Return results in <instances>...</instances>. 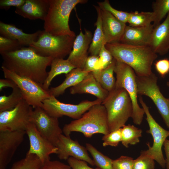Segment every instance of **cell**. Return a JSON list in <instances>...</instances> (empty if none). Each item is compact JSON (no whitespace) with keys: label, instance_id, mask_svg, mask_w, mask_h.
<instances>
[{"label":"cell","instance_id":"1","mask_svg":"<svg viewBox=\"0 0 169 169\" xmlns=\"http://www.w3.org/2000/svg\"><path fill=\"white\" fill-rule=\"evenodd\" d=\"M1 55L3 60L2 66L42 85L48 76L47 68L54 59L40 56L29 47Z\"/></svg>","mask_w":169,"mask_h":169},{"label":"cell","instance_id":"2","mask_svg":"<svg viewBox=\"0 0 169 169\" xmlns=\"http://www.w3.org/2000/svg\"><path fill=\"white\" fill-rule=\"evenodd\" d=\"M105 47L116 61L131 67L137 76H149L151 67L157 58L148 46H136L120 42L106 44Z\"/></svg>","mask_w":169,"mask_h":169},{"label":"cell","instance_id":"3","mask_svg":"<svg viewBox=\"0 0 169 169\" xmlns=\"http://www.w3.org/2000/svg\"><path fill=\"white\" fill-rule=\"evenodd\" d=\"M49 8L44 20V30L54 35H69L76 37L75 33L69 25L70 15L79 4H84L86 0H49Z\"/></svg>","mask_w":169,"mask_h":169},{"label":"cell","instance_id":"4","mask_svg":"<svg viewBox=\"0 0 169 169\" xmlns=\"http://www.w3.org/2000/svg\"><path fill=\"white\" fill-rule=\"evenodd\" d=\"M62 131L68 136L74 131L81 132L86 138L96 133L107 134L110 132L104 106L102 104L93 106L80 118L65 125Z\"/></svg>","mask_w":169,"mask_h":169},{"label":"cell","instance_id":"5","mask_svg":"<svg viewBox=\"0 0 169 169\" xmlns=\"http://www.w3.org/2000/svg\"><path fill=\"white\" fill-rule=\"evenodd\" d=\"M102 104L106 110L110 132L122 128L132 117V101L128 93L124 88H115L109 92Z\"/></svg>","mask_w":169,"mask_h":169},{"label":"cell","instance_id":"6","mask_svg":"<svg viewBox=\"0 0 169 169\" xmlns=\"http://www.w3.org/2000/svg\"><path fill=\"white\" fill-rule=\"evenodd\" d=\"M75 37L55 36L41 31L37 40L29 47L39 55L54 58H64L72 50Z\"/></svg>","mask_w":169,"mask_h":169},{"label":"cell","instance_id":"7","mask_svg":"<svg viewBox=\"0 0 169 169\" xmlns=\"http://www.w3.org/2000/svg\"><path fill=\"white\" fill-rule=\"evenodd\" d=\"M114 72L116 75L115 88H124L128 93L132 104L133 112L131 118L135 124L140 125L145 113L143 109L141 108L138 103L136 75L131 67L116 60Z\"/></svg>","mask_w":169,"mask_h":169},{"label":"cell","instance_id":"8","mask_svg":"<svg viewBox=\"0 0 169 169\" xmlns=\"http://www.w3.org/2000/svg\"><path fill=\"white\" fill-rule=\"evenodd\" d=\"M139 100L146 115V120L148 123L149 129L146 132L152 136L153 141L152 146L150 143H146L148 149L142 151L152 158L163 169L166 168V161L162 151V147L167 138L169 137V130L165 129L155 120L151 115L149 108L141 96Z\"/></svg>","mask_w":169,"mask_h":169},{"label":"cell","instance_id":"9","mask_svg":"<svg viewBox=\"0 0 169 169\" xmlns=\"http://www.w3.org/2000/svg\"><path fill=\"white\" fill-rule=\"evenodd\" d=\"M1 69L4 78L15 82L20 90L24 99L33 108L42 107L43 101L51 96L49 90H45L43 85L20 76L3 66Z\"/></svg>","mask_w":169,"mask_h":169},{"label":"cell","instance_id":"10","mask_svg":"<svg viewBox=\"0 0 169 169\" xmlns=\"http://www.w3.org/2000/svg\"><path fill=\"white\" fill-rule=\"evenodd\" d=\"M157 80L158 77L153 73L147 76L136 75L138 95L147 96L152 100L169 130V98L161 93Z\"/></svg>","mask_w":169,"mask_h":169},{"label":"cell","instance_id":"11","mask_svg":"<svg viewBox=\"0 0 169 169\" xmlns=\"http://www.w3.org/2000/svg\"><path fill=\"white\" fill-rule=\"evenodd\" d=\"M102 101L97 99L93 101L85 100L76 104H66L58 100L56 97L51 96L43 101L42 107L51 116L58 118L66 116L76 120L93 106L101 104Z\"/></svg>","mask_w":169,"mask_h":169},{"label":"cell","instance_id":"12","mask_svg":"<svg viewBox=\"0 0 169 169\" xmlns=\"http://www.w3.org/2000/svg\"><path fill=\"white\" fill-rule=\"evenodd\" d=\"M33 107L23 99L13 109L0 112V131H25Z\"/></svg>","mask_w":169,"mask_h":169},{"label":"cell","instance_id":"13","mask_svg":"<svg viewBox=\"0 0 169 169\" xmlns=\"http://www.w3.org/2000/svg\"><path fill=\"white\" fill-rule=\"evenodd\" d=\"M58 119L51 116L43 107H39L33 110L31 120L40 134L55 146L63 132Z\"/></svg>","mask_w":169,"mask_h":169},{"label":"cell","instance_id":"14","mask_svg":"<svg viewBox=\"0 0 169 169\" xmlns=\"http://www.w3.org/2000/svg\"><path fill=\"white\" fill-rule=\"evenodd\" d=\"M25 131L30 144L27 153L36 155L42 164L50 160L51 154H56L57 148L40 134L32 122L29 123Z\"/></svg>","mask_w":169,"mask_h":169},{"label":"cell","instance_id":"15","mask_svg":"<svg viewBox=\"0 0 169 169\" xmlns=\"http://www.w3.org/2000/svg\"><path fill=\"white\" fill-rule=\"evenodd\" d=\"M25 131H0V169H6L23 141Z\"/></svg>","mask_w":169,"mask_h":169},{"label":"cell","instance_id":"16","mask_svg":"<svg viewBox=\"0 0 169 169\" xmlns=\"http://www.w3.org/2000/svg\"><path fill=\"white\" fill-rule=\"evenodd\" d=\"M57 148L56 154L61 160H67L70 157L85 161L92 166L95 164L89 156L87 150L77 141L73 140L70 136L61 135L55 145Z\"/></svg>","mask_w":169,"mask_h":169},{"label":"cell","instance_id":"17","mask_svg":"<svg viewBox=\"0 0 169 169\" xmlns=\"http://www.w3.org/2000/svg\"><path fill=\"white\" fill-rule=\"evenodd\" d=\"M93 36L90 31L85 29L84 33L81 30L76 37L72 50L67 59L76 68L83 69L88 57L89 50Z\"/></svg>","mask_w":169,"mask_h":169},{"label":"cell","instance_id":"18","mask_svg":"<svg viewBox=\"0 0 169 169\" xmlns=\"http://www.w3.org/2000/svg\"><path fill=\"white\" fill-rule=\"evenodd\" d=\"M100 11L105 44L120 42L127 26L126 23L101 8Z\"/></svg>","mask_w":169,"mask_h":169},{"label":"cell","instance_id":"19","mask_svg":"<svg viewBox=\"0 0 169 169\" xmlns=\"http://www.w3.org/2000/svg\"><path fill=\"white\" fill-rule=\"evenodd\" d=\"M149 46L157 54L163 55L169 51V13L162 23L154 28Z\"/></svg>","mask_w":169,"mask_h":169},{"label":"cell","instance_id":"20","mask_svg":"<svg viewBox=\"0 0 169 169\" xmlns=\"http://www.w3.org/2000/svg\"><path fill=\"white\" fill-rule=\"evenodd\" d=\"M153 29L152 24L144 27L127 25L120 42L133 45L149 46Z\"/></svg>","mask_w":169,"mask_h":169},{"label":"cell","instance_id":"21","mask_svg":"<svg viewBox=\"0 0 169 169\" xmlns=\"http://www.w3.org/2000/svg\"><path fill=\"white\" fill-rule=\"evenodd\" d=\"M49 8V0H26L22 6L16 8L15 12L30 20H44Z\"/></svg>","mask_w":169,"mask_h":169},{"label":"cell","instance_id":"22","mask_svg":"<svg viewBox=\"0 0 169 169\" xmlns=\"http://www.w3.org/2000/svg\"><path fill=\"white\" fill-rule=\"evenodd\" d=\"M70 92L73 95L90 94L95 96L97 99L100 100L102 102L109 94V92L102 87L91 72L89 73L79 83L71 87Z\"/></svg>","mask_w":169,"mask_h":169},{"label":"cell","instance_id":"23","mask_svg":"<svg viewBox=\"0 0 169 169\" xmlns=\"http://www.w3.org/2000/svg\"><path fill=\"white\" fill-rule=\"evenodd\" d=\"M41 31L38 30L33 33H27L13 24L0 22V36L17 40L23 47H29L36 42Z\"/></svg>","mask_w":169,"mask_h":169},{"label":"cell","instance_id":"24","mask_svg":"<svg viewBox=\"0 0 169 169\" xmlns=\"http://www.w3.org/2000/svg\"><path fill=\"white\" fill-rule=\"evenodd\" d=\"M88 73L80 68L74 69L65 74V79L61 84L49 89V91L50 95L55 97L62 95L67 89L77 85L82 80Z\"/></svg>","mask_w":169,"mask_h":169},{"label":"cell","instance_id":"25","mask_svg":"<svg viewBox=\"0 0 169 169\" xmlns=\"http://www.w3.org/2000/svg\"><path fill=\"white\" fill-rule=\"evenodd\" d=\"M116 61L114 58L112 63L106 68L91 72L102 87L109 92L115 88L116 80L114 73Z\"/></svg>","mask_w":169,"mask_h":169},{"label":"cell","instance_id":"26","mask_svg":"<svg viewBox=\"0 0 169 169\" xmlns=\"http://www.w3.org/2000/svg\"><path fill=\"white\" fill-rule=\"evenodd\" d=\"M51 69L48 72L47 77L43 85V88L48 90L53 79L56 76L68 73L72 70L76 68L67 59L63 58H54L51 63Z\"/></svg>","mask_w":169,"mask_h":169},{"label":"cell","instance_id":"27","mask_svg":"<svg viewBox=\"0 0 169 169\" xmlns=\"http://www.w3.org/2000/svg\"><path fill=\"white\" fill-rule=\"evenodd\" d=\"M94 6L97 13V18L95 23L96 29L89 48V53L90 55L98 56L102 46L105 44V43L102 28L100 8L99 6Z\"/></svg>","mask_w":169,"mask_h":169},{"label":"cell","instance_id":"28","mask_svg":"<svg viewBox=\"0 0 169 169\" xmlns=\"http://www.w3.org/2000/svg\"><path fill=\"white\" fill-rule=\"evenodd\" d=\"M122 145L126 148L129 145H135L140 142L139 138L142 136V131L133 125H125L121 128Z\"/></svg>","mask_w":169,"mask_h":169},{"label":"cell","instance_id":"29","mask_svg":"<svg viewBox=\"0 0 169 169\" xmlns=\"http://www.w3.org/2000/svg\"><path fill=\"white\" fill-rule=\"evenodd\" d=\"M154 15L153 12L136 11L130 12L128 19L129 26L133 27L148 26L154 21Z\"/></svg>","mask_w":169,"mask_h":169},{"label":"cell","instance_id":"30","mask_svg":"<svg viewBox=\"0 0 169 169\" xmlns=\"http://www.w3.org/2000/svg\"><path fill=\"white\" fill-rule=\"evenodd\" d=\"M23 99L22 94L18 87L14 88L9 95L0 96V112L13 109Z\"/></svg>","mask_w":169,"mask_h":169},{"label":"cell","instance_id":"31","mask_svg":"<svg viewBox=\"0 0 169 169\" xmlns=\"http://www.w3.org/2000/svg\"><path fill=\"white\" fill-rule=\"evenodd\" d=\"M86 148L93 157L95 166L100 169H114L113 160L104 155L90 143L86 144Z\"/></svg>","mask_w":169,"mask_h":169},{"label":"cell","instance_id":"32","mask_svg":"<svg viewBox=\"0 0 169 169\" xmlns=\"http://www.w3.org/2000/svg\"><path fill=\"white\" fill-rule=\"evenodd\" d=\"M154 21L152 24L154 28L160 24L169 13V0H156L152 4Z\"/></svg>","mask_w":169,"mask_h":169},{"label":"cell","instance_id":"33","mask_svg":"<svg viewBox=\"0 0 169 169\" xmlns=\"http://www.w3.org/2000/svg\"><path fill=\"white\" fill-rule=\"evenodd\" d=\"M42 164L36 155L27 152L25 157L14 162L10 169H38Z\"/></svg>","mask_w":169,"mask_h":169},{"label":"cell","instance_id":"34","mask_svg":"<svg viewBox=\"0 0 169 169\" xmlns=\"http://www.w3.org/2000/svg\"><path fill=\"white\" fill-rule=\"evenodd\" d=\"M98 3L100 8L110 13L117 19L125 23H127L130 13L115 9L111 6L108 0L98 2Z\"/></svg>","mask_w":169,"mask_h":169},{"label":"cell","instance_id":"35","mask_svg":"<svg viewBox=\"0 0 169 169\" xmlns=\"http://www.w3.org/2000/svg\"><path fill=\"white\" fill-rule=\"evenodd\" d=\"M154 161L152 158L141 151L139 156L134 160L133 169H155Z\"/></svg>","mask_w":169,"mask_h":169},{"label":"cell","instance_id":"36","mask_svg":"<svg viewBox=\"0 0 169 169\" xmlns=\"http://www.w3.org/2000/svg\"><path fill=\"white\" fill-rule=\"evenodd\" d=\"M23 47L18 41L0 36V54L14 51Z\"/></svg>","mask_w":169,"mask_h":169},{"label":"cell","instance_id":"37","mask_svg":"<svg viewBox=\"0 0 169 169\" xmlns=\"http://www.w3.org/2000/svg\"><path fill=\"white\" fill-rule=\"evenodd\" d=\"M121 128H120L104 135L102 139L103 141V146H117L119 143L121 142Z\"/></svg>","mask_w":169,"mask_h":169},{"label":"cell","instance_id":"38","mask_svg":"<svg viewBox=\"0 0 169 169\" xmlns=\"http://www.w3.org/2000/svg\"><path fill=\"white\" fill-rule=\"evenodd\" d=\"M98 56L99 61L95 70L102 69L106 68L112 63L114 59L111 53L106 48L105 44L102 46Z\"/></svg>","mask_w":169,"mask_h":169},{"label":"cell","instance_id":"39","mask_svg":"<svg viewBox=\"0 0 169 169\" xmlns=\"http://www.w3.org/2000/svg\"><path fill=\"white\" fill-rule=\"evenodd\" d=\"M134 159L133 158L121 156L118 158L113 160L114 169H133Z\"/></svg>","mask_w":169,"mask_h":169},{"label":"cell","instance_id":"40","mask_svg":"<svg viewBox=\"0 0 169 169\" xmlns=\"http://www.w3.org/2000/svg\"><path fill=\"white\" fill-rule=\"evenodd\" d=\"M155 67L161 76L165 77L169 73V59L164 58L157 61L155 64Z\"/></svg>","mask_w":169,"mask_h":169},{"label":"cell","instance_id":"41","mask_svg":"<svg viewBox=\"0 0 169 169\" xmlns=\"http://www.w3.org/2000/svg\"><path fill=\"white\" fill-rule=\"evenodd\" d=\"M38 169H72L68 165H66L57 160H49L42 164Z\"/></svg>","mask_w":169,"mask_h":169},{"label":"cell","instance_id":"42","mask_svg":"<svg viewBox=\"0 0 169 169\" xmlns=\"http://www.w3.org/2000/svg\"><path fill=\"white\" fill-rule=\"evenodd\" d=\"M67 160L72 169H100L97 167L95 168H91L88 166L85 161L73 157H69Z\"/></svg>","mask_w":169,"mask_h":169},{"label":"cell","instance_id":"43","mask_svg":"<svg viewBox=\"0 0 169 169\" xmlns=\"http://www.w3.org/2000/svg\"><path fill=\"white\" fill-rule=\"evenodd\" d=\"M99 61L98 56L90 55L88 56L85 62L83 70L88 73L93 71L95 70Z\"/></svg>","mask_w":169,"mask_h":169},{"label":"cell","instance_id":"44","mask_svg":"<svg viewBox=\"0 0 169 169\" xmlns=\"http://www.w3.org/2000/svg\"><path fill=\"white\" fill-rule=\"evenodd\" d=\"M26 0H0V8L1 9L8 10L11 7L16 8L22 6Z\"/></svg>","mask_w":169,"mask_h":169},{"label":"cell","instance_id":"45","mask_svg":"<svg viewBox=\"0 0 169 169\" xmlns=\"http://www.w3.org/2000/svg\"><path fill=\"white\" fill-rule=\"evenodd\" d=\"M17 86L13 80L11 79H0V90L1 91L3 88L6 87H10L12 89L17 87Z\"/></svg>","mask_w":169,"mask_h":169},{"label":"cell","instance_id":"46","mask_svg":"<svg viewBox=\"0 0 169 169\" xmlns=\"http://www.w3.org/2000/svg\"><path fill=\"white\" fill-rule=\"evenodd\" d=\"M163 146L165 153L166 159V169H169V140L166 139L164 141Z\"/></svg>","mask_w":169,"mask_h":169},{"label":"cell","instance_id":"47","mask_svg":"<svg viewBox=\"0 0 169 169\" xmlns=\"http://www.w3.org/2000/svg\"><path fill=\"white\" fill-rule=\"evenodd\" d=\"M167 86L169 87V81H167L166 83Z\"/></svg>","mask_w":169,"mask_h":169}]
</instances>
